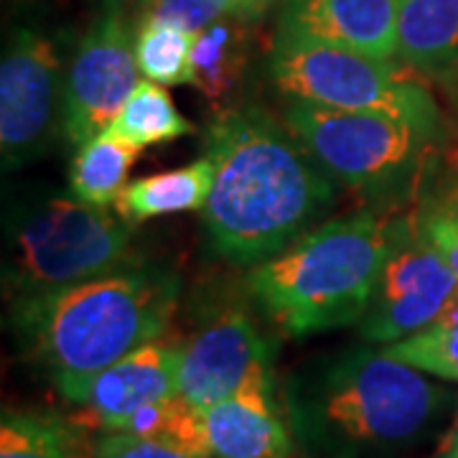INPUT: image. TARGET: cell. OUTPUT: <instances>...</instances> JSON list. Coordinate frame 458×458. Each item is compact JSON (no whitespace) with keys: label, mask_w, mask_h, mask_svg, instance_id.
<instances>
[{"label":"cell","mask_w":458,"mask_h":458,"mask_svg":"<svg viewBox=\"0 0 458 458\" xmlns=\"http://www.w3.org/2000/svg\"><path fill=\"white\" fill-rule=\"evenodd\" d=\"M92 458H204L164 441V438H150V436H135L125 430H102L92 443Z\"/></svg>","instance_id":"24"},{"label":"cell","mask_w":458,"mask_h":458,"mask_svg":"<svg viewBox=\"0 0 458 458\" xmlns=\"http://www.w3.org/2000/svg\"><path fill=\"white\" fill-rule=\"evenodd\" d=\"M143 3H146V5H148V3H153V0H143Z\"/></svg>","instance_id":"30"},{"label":"cell","mask_w":458,"mask_h":458,"mask_svg":"<svg viewBox=\"0 0 458 458\" xmlns=\"http://www.w3.org/2000/svg\"><path fill=\"white\" fill-rule=\"evenodd\" d=\"M179 291L176 273L140 262L80 285L18 295L11 327L23 354L56 387L158 342L176 311Z\"/></svg>","instance_id":"3"},{"label":"cell","mask_w":458,"mask_h":458,"mask_svg":"<svg viewBox=\"0 0 458 458\" xmlns=\"http://www.w3.org/2000/svg\"><path fill=\"white\" fill-rule=\"evenodd\" d=\"M283 123L334 181L387 197L410 189L438 138L377 113H346L309 99L285 98Z\"/></svg>","instance_id":"7"},{"label":"cell","mask_w":458,"mask_h":458,"mask_svg":"<svg viewBox=\"0 0 458 458\" xmlns=\"http://www.w3.org/2000/svg\"><path fill=\"white\" fill-rule=\"evenodd\" d=\"M267 364L273 344L242 309H227L183 344L179 397L199 410L212 408Z\"/></svg>","instance_id":"12"},{"label":"cell","mask_w":458,"mask_h":458,"mask_svg":"<svg viewBox=\"0 0 458 458\" xmlns=\"http://www.w3.org/2000/svg\"><path fill=\"white\" fill-rule=\"evenodd\" d=\"M191 51L194 33L165 21L143 18L135 33V62L140 74L156 84H191Z\"/></svg>","instance_id":"21"},{"label":"cell","mask_w":458,"mask_h":458,"mask_svg":"<svg viewBox=\"0 0 458 458\" xmlns=\"http://www.w3.org/2000/svg\"><path fill=\"white\" fill-rule=\"evenodd\" d=\"M270 80L283 98L309 99L346 113H377L443 135V114L420 77L397 69L394 59L278 31L267 56Z\"/></svg>","instance_id":"6"},{"label":"cell","mask_w":458,"mask_h":458,"mask_svg":"<svg viewBox=\"0 0 458 458\" xmlns=\"http://www.w3.org/2000/svg\"><path fill=\"white\" fill-rule=\"evenodd\" d=\"M448 400L426 372L352 346L291 372L283 418L309 458H372L420 441Z\"/></svg>","instance_id":"2"},{"label":"cell","mask_w":458,"mask_h":458,"mask_svg":"<svg viewBox=\"0 0 458 458\" xmlns=\"http://www.w3.org/2000/svg\"><path fill=\"white\" fill-rule=\"evenodd\" d=\"M397 219L360 212L331 219L250 267L247 291L291 336L354 327L364 318L393 245Z\"/></svg>","instance_id":"4"},{"label":"cell","mask_w":458,"mask_h":458,"mask_svg":"<svg viewBox=\"0 0 458 458\" xmlns=\"http://www.w3.org/2000/svg\"><path fill=\"white\" fill-rule=\"evenodd\" d=\"M183 344L153 342L95 375L56 385L102 430H120L138 410L179 397Z\"/></svg>","instance_id":"11"},{"label":"cell","mask_w":458,"mask_h":458,"mask_svg":"<svg viewBox=\"0 0 458 458\" xmlns=\"http://www.w3.org/2000/svg\"><path fill=\"white\" fill-rule=\"evenodd\" d=\"M209 458H291L293 436L276 410L273 364L258 369L237 393L201 410Z\"/></svg>","instance_id":"13"},{"label":"cell","mask_w":458,"mask_h":458,"mask_svg":"<svg viewBox=\"0 0 458 458\" xmlns=\"http://www.w3.org/2000/svg\"><path fill=\"white\" fill-rule=\"evenodd\" d=\"M265 3H267V0H250V8H252V13H260Z\"/></svg>","instance_id":"29"},{"label":"cell","mask_w":458,"mask_h":458,"mask_svg":"<svg viewBox=\"0 0 458 458\" xmlns=\"http://www.w3.org/2000/svg\"><path fill=\"white\" fill-rule=\"evenodd\" d=\"M135 153L138 150L117 143L105 132L80 146L69 165V197L98 209L117 204L128 186Z\"/></svg>","instance_id":"19"},{"label":"cell","mask_w":458,"mask_h":458,"mask_svg":"<svg viewBox=\"0 0 458 458\" xmlns=\"http://www.w3.org/2000/svg\"><path fill=\"white\" fill-rule=\"evenodd\" d=\"M278 31L397 59L400 0H285Z\"/></svg>","instance_id":"14"},{"label":"cell","mask_w":458,"mask_h":458,"mask_svg":"<svg viewBox=\"0 0 458 458\" xmlns=\"http://www.w3.org/2000/svg\"><path fill=\"white\" fill-rule=\"evenodd\" d=\"M212 186L214 164L204 156L194 164L132 181L120 194L114 209L131 225H140L165 214L199 212V209L204 212Z\"/></svg>","instance_id":"16"},{"label":"cell","mask_w":458,"mask_h":458,"mask_svg":"<svg viewBox=\"0 0 458 458\" xmlns=\"http://www.w3.org/2000/svg\"><path fill=\"white\" fill-rule=\"evenodd\" d=\"M204 153L214 164L204 227L227 262L255 267L276 258L334 204V179L258 105L219 110Z\"/></svg>","instance_id":"1"},{"label":"cell","mask_w":458,"mask_h":458,"mask_svg":"<svg viewBox=\"0 0 458 458\" xmlns=\"http://www.w3.org/2000/svg\"><path fill=\"white\" fill-rule=\"evenodd\" d=\"M415 222L458 276V191L426 204L415 214Z\"/></svg>","instance_id":"25"},{"label":"cell","mask_w":458,"mask_h":458,"mask_svg":"<svg viewBox=\"0 0 458 458\" xmlns=\"http://www.w3.org/2000/svg\"><path fill=\"white\" fill-rule=\"evenodd\" d=\"M135 38L123 13H102L84 33L64 80V123L69 146L80 148L107 131L138 87Z\"/></svg>","instance_id":"10"},{"label":"cell","mask_w":458,"mask_h":458,"mask_svg":"<svg viewBox=\"0 0 458 458\" xmlns=\"http://www.w3.org/2000/svg\"><path fill=\"white\" fill-rule=\"evenodd\" d=\"M382 352L426 375L458 382V293L436 321L403 342L382 346Z\"/></svg>","instance_id":"22"},{"label":"cell","mask_w":458,"mask_h":458,"mask_svg":"<svg viewBox=\"0 0 458 458\" xmlns=\"http://www.w3.org/2000/svg\"><path fill=\"white\" fill-rule=\"evenodd\" d=\"M397 62L443 87L458 74V0H400Z\"/></svg>","instance_id":"15"},{"label":"cell","mask_w":458,"mask_h":458,"mask_svg":"<svg viewBox=\"0 0 458 458\" xmlns=\"http://www.w3.org/2000/svg\"><path fill=\"white\" fill-rule=\"evenodd\" d=\"M240 18L229 16L194 33L191 84L212 105H222L234 92L247 62V36Z\"/></svg>","instance_id":"17"},{"label":"cell","mask_w":458,"mask_h":458,"mask_svg":"<svg viewBox=\"0 0 458 458\" xmlns=\"http://www.w3.org/2000/svg\"><path fill=\"white\" fill-rule=\"evenodd\" d=\"M229 16H255L250 0H153L146 8L150 21H165L189 33H199Z\"/></svg>","instance_id":"23"},{"label":"cell","mask_w":458,"mask_h":458,"mask_svg":"<svg viewBox=\"0 0 458 458\" xmlns=\"http://www.w3.org/2000/svg\"><path fill=\"white\" fill-rule=\"evenodd\" d=\"M64 123V82L56 47L47 33L18 26L0 64V158L18 171L44 156Z\"/></svg>","instance_id":"8"},{"label":"cell","mask_w":458,"mask_h":458,"mask_svg":"<svg viewBox=\"0 0 458 458\" xmlns=\"http://www.w3.org/2000/svg\"><path fill=\"white\" fill-rule=\"evenodd\" d=\"M77 436L64 418L36 410H3L0 458H74Z\"/></svg>","instance_id":"20"},{"label":"cell","mask_w":458,"mask_h":458,"mask_svg":"<svg viewBox=\"0 0 458 458\" xmlns=\"http://www.w3.org/2000/svg\"><path fill=\"white\" fill-rule=\"evenodd\" d=\"M98 3L102 5V13H120L128 0H98Z\"/></svg>","instance_id":"27"},{"label":"cell","mask_w":458,"mask_h":458,"mask_svg":"<svg viewBox=\"0 0 458 458\" xmlns=\"http://www.w3.org/2000/svg\"><path fill=\"white\" fill-rule=\"evenodd\" d=\"M191 132H197L194 125L176 110L164 84L140 80L131 98L125 99L123 110L107 125L105 135L132 150H143L148 146L179 140Z\"/></svg>","instance_id":"18"},{"label":"cell","mask_w":458,"mask_h":458,"mask_svg":"<svg viewBox=\"0 0 458 458\" xmlns=\"http://www.w3.org/2000/svg\"><path fill=\"white\" fill-rule=\"evenodd\" d=\"M443 92L451 98V102H454V107H456V113H458V74L451 80V82L443 84Z\"/></svg>","instance_id":"28"},{"label":"cell","mask_w":458,"mask_h":458,"mask_svg":"<svg viewBox=\"0 0 458 458\" xmlns=\"http://www.w3.org/2000/svg\"><path fill=\"white\" fill-rule=\"evenodd\" d=\"M456 293L458 276L451 265L430 245L415 216H403L360 321L361 339L385 346L403 342L436 321Z\"/></svg>","instance_id":"9"},{"label":"cell","mask_w":458,"mask_h":458,"mask_svg":"<svg viewBox=\"0 0 458 458\" xmlns=\"http://www.w3.org/2000/svg\"><path fill=\"white\" fill-rule=\"evenodd\" d=\"M438 458H458V418L456 423L451 426V430L445 433V438H443Z\"/></svg>","instance_id":"26"},{"label":"cell","mask_w":458,"mask_h":458,"mask_svg":"<svg viewBox=\"0 0 458 458\" xmlns=\"http://www.w3.org/2000/svg\"><path fill=\"white\" fill-rule=\"evenodd\" d=\"M132 227L120 214L74 197L16 199L5 212V285L18 298L135 267L143 260L132 252Z\"/></svg>","instance_id":"5"}]
</instances>
